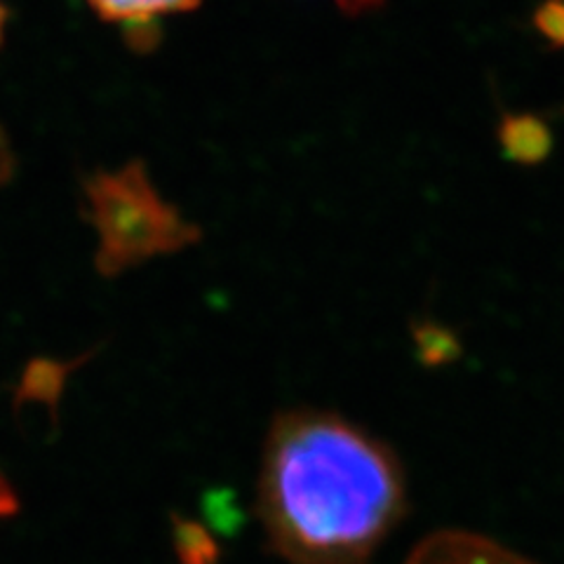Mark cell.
Here are the masks:
<instances>
[{"label": "cell", "mask_w": 564, "mask_h": 564, "mask_svg": "<svg viewBox=\"0 0 564 564\" xmlns=\"http://www.w3.org/2000/svg\"><path fill=\"white\" fill-rule=\"evenodd\" d=\"M410 510L398 452L339 412H278L261 447L254 516L288 564H372Z\"/></svg>", "instance_id": "6da1fadb"}, {"label": "cell", "mask_w": 564, "mask_h": 564, "mask_svg": "<svg viewBox=\"0 0 564 564\" xmlns=\"http://www.w3.org/2000/svg\"><path fill=\"white\" fill-rule=\"evenodd\" d=\"M87 209L99 242L95 263L109 278L203 240L200 226L170 205L137 163L97 174L87 184Z\"/></svg>", "instance_id": "7a4b0ae2"}, {"label": "cell", "mask_w": 564, "mask_h": 564, "mask_svg": "<svg viewBox=\"0 0 564 564\" xmlns=\"http://www.w3.org/2000/svg\"><path fill=\"white\" fill-rule=\"evenodd\" d=\"M402 564H541L501 541L468 529H437L423 536Z\"/></svg>", "instance_id": "3957f363"}, {"label": "cell", "mask_w": 564, "mask_h": 564, "mask_svg": "<svg viewBox=\"0 0 564 564\" xmlns=\"http://www.w3.org/2000/svg\"><path fill=\"white\" fill-rule=\"evenodd\" d=\"M93 10L106 22L130 29L132 33H151L165 17L188 12L200 0H87Z\"/></svg>", "instance_id": "277c9868"}, {"label": "cell", "mask_w": 564, "mask_h": 564, "mask_svg": "<svg viewBox=\"0 0 564 564\" xmlns=\"http://www.w3.org/2000/svg\"><path fill=\"white\" fill-rule=\"evenodd\" d=\"M499 141L508 161L520 165H536L551 153L553 139L549 128L532 116L503 118L499 128Z\"/></svg>", "instance_id": "5b68a950"}, {"label": "cell", "mask_w": 564, "mask_h": 564, "mask_svg": "<svg viewBox=\"0 0 564 564\" xmlns=\"http://www.w3.org/2000/svg\"><path fill=\"white\" fill-rule=\"evenodd\" d=\"M172 543L180 564H221V545L212 529L198 520L172 518Z\"/></svg>", "instance_id": "8992f818"}, {"label": "cell", "mask_w": 564, "mask_h": 564, "mask_svg": "<svg viewBox=\"0 0 564 564\" xmlns=\"http://www.w3.org/2000/svg\"><path fill=\"white\" fill-rule=\"evenodd\" d=\"M416 341V356L426 365H443L458 356V341L449 329H443L437 325H419L414 329Z\"/></svg>", "instance_id": "52a82bcc"}, {"label": "cell", "mask_w": 564, "mask_h": 564, "mask_svg": "<svg viewBox=\"0 0 564 564\" xmlns=\"http://www.w3.org/2000/svg\"><path fill=\"white\" fill-rule=\"evenodd\" d=\"M536 26L545 39L564 45V0H549L536 14Z\"/></svg>", "instance_id": "ba28073f"}, {"label": "cell", "mask_w": 564, "mask_h": 564, "mask_svg": "<svg viewBox=\"0 0 564 564\" xmlns=\"http://www.w3.org/2000/svg\"><path fill=\"white\" fill-rule=\"evenodd\" d=\"M14 510H17V497L12 487L8 485V480L3 478V473H0V518L12 516Z\"/></svg>", "instance_id": "9c48e42d"}, {"label": "cell", "mask_w": 564, "mask_h": 564, "mask_svg": "<svg viewBox=\"0 0 564 564\" xmlns=\"http://www.w3.org/2000/svg\"><path fill=\"white\" fill-rule=\"evenodd\" d=\"M339 8H344L350 14H360L365 10H375L381 0H337Z\"/></svg>", "instance_id": "30bf717a"}, {"label": "cell", "mask_w": 564, "mask_h": 564, "mask_svg": "<svg viewBox=\"0 0 564 564\" xmlns=\"http://www.w3.org/2000/svg\"><path fill=\"white\" fill-rule=\"evenodd\" d=\"M10 172V155H8V149L3 147V141H0V182L6 180Z\"/></svg>", "instance_id": "8fae6325"}, {"label": "cell", "mask_w": 564, "mask_h": 564, "mask_svg": "<svg viewBox=\"0 0 564 564\" xmlns=\"http://www.w3.org/2000/svg\"><path fill=\"white\" fill-rule=\"evenodd\" d=\"M0 29H3V10H0Z\"/></svg>", "instance_id": "7c38bea8"}]
</instances>
